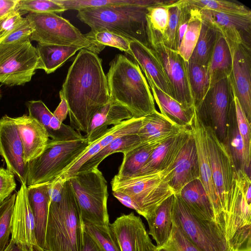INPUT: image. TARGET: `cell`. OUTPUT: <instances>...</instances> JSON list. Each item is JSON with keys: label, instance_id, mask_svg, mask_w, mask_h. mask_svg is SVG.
Returning a JSON list of instances; mask_svg holds the SVG:
<instances>
[{"label": "cell", "instance_id": "1", "mask_svg": "<svg viewBox=\"0 0 251 251\" xmlns=\"http://www.w3.org/2000/svg\"><path fill=\"white\" fill-rule=\"evenodd\" d=\"M59 96L67 103L70 126L86 134L94 114L110 100L107 77L98 54L85 49L79 50Z\"/></svg>", "mask_w": 251, "mask_h": 251}, {"label": "cell", "instance_id": "2", "mask_svg": "<svg viewBox=\"0 0 251 251\" xmlns=\"http://www.w3.org/2000/svg\"><path fill=\"white\" fill-rule=\"evenodd\" d=\"M106 77L110 99L127 109L133 118H143L156 110L147 79L136 62L117 54Z\"/></svg>", "mask_w": 251, "mask_h": 251}, {"label": "cell", "instance_id": "3", "mask_svg": "<svg viewBox=\"0 0 251 251\" xmlns=\"http://www.w3.org/2000/svg\"><path fill=\"white\" fill-rule=\"evenodd\" d=\"M162 0H143L140 3L84 8L77 17L89 26L91 31L106 30L149 47L147 35L148 7Z\"/></svg>", "mask_w": 251, "mask_h": 251}, {"label": "cell", "instance_id": "4", "mask_svg": "<svg viewBox=\"0 0 251 251\" xmlns=\"http://www.w3.org/2000/svg\"><path fill=\"white\" fill-rule=\"evenodd\" d=\"M84 225L72 188L66 180L61 200L50 202L45 251H81Z\"/></svg>", "mask_w": 251, "mask_h": 251}, {"label": "cell", "instance_id": "5", "mask_svg": "<svg viewBox=\"0 0 251 251\" xmlns=\"http://www.w3.org/2000/svg\"><path fill=\"white\" fill-rule=\"evenodd\" d=\"M242 170L236 171L227 203L226 241L229 251H251V181Z\"/></svg>", "mask_w": 251, "mask_h": 251}, {"label": "cell", "instance_id": "6", "mask_svg": "<svg viewBox=\"0 0 251 251\" xmlns=\"http://www.w3.org/2000/svg\"><path fill=\"white\" fill-rule=\"evenodd\" d=\"M173 167L129 177H120L115 175L111 182L112 191L130 196L146 219L163 201L175 194L170 185Z\"/></svg>", "mask_w": 251, "mask_h": 251}, {"label": "cell", "instance_id": "7", "mask_svg": "<svg viewBox=\"0 0 251 251\" xmlns=\"http://www.w3.org/2000/svg\"><path fill=\"white\" fill-rule=\"evenodd\" d=\"M68 179L83 222L109 226L107 184L102 173L94 168L78 172Z\"/></svg>", "mask_w": 251, "mask_h": 251}, {"label": "cell", "instance_id": "8", "mask_svg": "<svg viewBox=\"0 0 251 251\" xmlns=\"http://www.w3.org/2000/svg\"><path fill=\"white\" fill-rule=\"evenodd\" d=\"M90 143L83 139H49L42 153L27 162V186L46 184L59 176L86 150Z\"/></svg>", "mask_w": 251, "mask_h": 251}, {"label": "cell", "instance_id": "9", "mask_svg": "<svg viewBox=\"0 0 251 251\" xmlns=\"http://www.w3.org/2000/svg\"><path fill=\"white\" fill-rule=\"evenodd\" d=\"M25 18L33 28L30 41L85 49L97 54L105 47L91 42L69 21L57 14L29 13Z\"/></svg>", "mask_w": 251, "mask_h": 251}, {"label": "cell", "instance_id": "10", "mask_svg": "<svg viewBox=\"0 0 251 251\" xmlns=\"http://www.w3.org/2000/svg\"><path fill=\"white\" fill-rule=\"evenodd\" d=\"M38 55L29 37L0 44V83L10 86L29 82L37 69Z\"/></svg>", "mask_w": 251, "mask_h": 251}, {"label": "cell", "instance_id": "11", "mask_svg": "<svg viewBox=\"0 0 251 251\" xmlns=\"http://www.w3.org/2000/svg\"><path fill=\"white\" fill-rule=\"evenodd\" d=\"M173 222L201 251H229L224 236L215 226L201 221L189 210L177 194H174Z\"/></svg>", "mask_w": 251, "mask_h": 251}, {"label": "cell", "instance_id": "12", "mask_svg": "<svg viewBox=\"0 0 251 251\" xmlns=\"http://www.w3.org/2000/svg\"><path fill=\"white\" fill-rule=\"evenodd\" d=\"M207 150L214 184L226 229L228 197L236 170L226 145L212 128L205 124Z\"/></svg>", "mask_w": 251, "mask_h": 251}, {"label": "cell", "instance_id": "13", "mask_svg": "<svg viewBox=\"0 0 251 251\" xmlns=\"http://www.w3.org/2000/svg\"><path fill=\"white\" fill-rule=\"evenodd\" d=\"M234 97L230 76H227L211 86L203 99L195 107L198 116L203 122H210L208 125L223 143L226 137L228 113Z\"/></svg>", "mask_w": 251, "mask_h": 251}, {"label": "cell", "instance_id": "14", "mask_svg": "<svg viewBox=\"0 0 251 251\" xmlns=\"http://www.w3.org/2000/svg\"><path fill=\"white\" fill-rule=\"evenodd\" d=\"M170 83L174 99L187 109L195 108L188 79L187 62L176 50L159 42L151 47Z\"/></svg>", "mask_w": 251, "mask_h": 251}, {"label": "cell", "instance_id": "15", "mask_svg": "<svg viewBox=\"0 0 251 251\" xmlns=\"http://www.w3.org/2000/svg\"><path fill=\"white\" fill-rule=\"evenodd\" d=\"M190 128L197 150L199 179L208 196L215 224L226 238V226L220 210L208 156L205 124L198 116L196 109Z\"/></svg>", "mask_w": 251, "mask_h": 251}, {"label": "cell", "instance_id": "16", "mask_svg": "<svg viewBox=\"0 0 251 251\" xmlns=\"http://www.w3.org/2000/svg\"><path fill=\"white\" fill-rule=\"evenodd\" d=\"M11 235L9 244L15 245L21 251H34L35 248L39 247L36 241L34 218L25 183H21L16 193Z\"/></svg>", "mask_w": 251, "mask_h": 251}, {"label": "cell", "instance_id": "17", "mask_svg": "<svg viewBox=\"0 0 251 251\" xmlns=\"http://www.w3.org/2000/svg\"><path fill=\"white\" fill-rule=\"evenodd\" d=\"M232 56L230 78L235 96L251 124V50L242 44L228 42Z\"/></svg>", "mask_w": 251, "mask_h": 251}, {"label": "cell", "instance_id": "18", "mask_svg": "<svg viewBox=\"0 0 251 251\" xmlns=\"http://www.w3.org/2000/svg\"><path fill=\"white\" fill-rule=\"evenodd\" d=\"M110 227L121 251H157L141 218L133 212L118 217Z\"/></svg>", "mask_w": 251, "mask_h": 251}, {"label": "cell", "instance_id": "19", "mask_svg": "<svg viewBox=\"0 0 251 251\" xmlns=\"http://www.w3.org/2000/svg\"><path fill=\"white\" fill-rule=\"evenodd\" d=\"M0 155L6 169L21 183L26 184L28 167L24 161L22 143L12 118L6 115L0 119Z\"/></svg>", "mask_w": 251, "mask_h": 251}, {"label": "cell", "instance_id": "20", "mask_svg": "<svg viewBox=\"0 0 251 251\" xmlns=\"http://www.w3.org/2000/svg\"><path fill=\"white\" fill-rule=\"evenodd\" d=\"M199 10L201 19L212 25L229 43L251 47V15Z\"/></svg>", "mask_w": 251, "mask_h": 251}, {"label": "cell", "instance_id": "21", "mask_svg": "<svg viewBox=\"0 0 251 251\" xmlns=\"http://www.w3.org/2000/svg\"><path fill=\"white\" fill-rule=\"evenodd\" d=\"M12 119L22 143L24 161L27 163L42 153L49 137L44 126L29 115Z\"/></svg>", "mask_w": 251, "mask_h": 251}, {"label": "cell", "instance_id": "22", "mask_svg": "<svg viewBox=\"0 0 251 251\" xmlns=\"http://www.w3.org/2000/svg\"><path fill=\"white\" fill-rule=\"evenodd\" d=\"M173 168L170 185L175 194H178L190 182L199 179L198 155L191 131L177 156Z\"/></svg>", "mask_w": 251, "mask_h": 251}, {"label": "cell", "instance_id": "23", "mask_svg": "<svg viewBox=\"0 0 251 251\" xmlns=\"http://www.w3.org/2000/svg\"><path fill=\"white\" fill-rule=\"evenodd\" d=\"M129 49L130 55L139 65L146 79L151 80L158 88L174 99L167 76L152 49L137 41H131Z\"/></svg>", "mask_w": 251, "mask_h": 251}, {"label": "cell", "instance_id": "24", "mask_svg": "<svg viewBox=\"0 0 251 251\" xmlns=\"http://www.w3.org/2000/svg\"><path fill=\"white\" fill-rule=\"evenodd\" d=\"M190 131V128H186L158 145L136 176L152 173L173 166Z\"/></svg>", "mask_w": 251, "mask_h": 251}, {"label": "cell", "instance_id": "25", "mask_svg": "<svg viewBox=\"0 0 251 251\" xmlns=\"http://www.w3.org/2000/svg\"><path fill=\"white\" fill-rule=\"evenodd\" d=\"M26 105L28 115L44 126L51 140L66 141L85 138L70 126L60 122L41 100L28 101Z\"/></svg>", "mask_w": 251, "mask_h": 251}, {"label": "cell", "instance_id": "26", "mask_svg": "<svg viewBox=\"0 0 251 251\" xmlns=\"http://www.w3.org/2000/svg\"><path fill=\"white\" fill-rule=\"evenodd\" d=\"M186 128L177 126L156 110L142 118L137 135L142 144L159 145Z\"/></svg>", "mask_w": 251, "mask_h": 251}, {"label": "cell", "instance_id": "27", "mask_svg": "<svg viewBox=\"0 0 251 251\" xmlns=\"http://www.w3.org/2000/svg\"><path fill=\"white\" fill-rule=\"evenodd\" d=\"M49 183L27 186V195L34 218L38 245L45 250L46 233L50 204Z\"/></svg>", "mask_w": 251, "mask_h": 251}, {"label": "cell", "instance_id": "28", "mask_svg": "<svg viewBox=\"0 0 251 251\" xmlns=\"http://www.w3.org/2000/svg\"><path fill=\"white\" fill-rule=\"evenodd\" d=\"M133 118L125 107L111 100L101 107L93 116L85 137L91 143L102 137L110 125H116Z\"/></svg>", "mask_w": 251, "mask_h": 251}, {"label": "cell", "instance_id": "29", "mask_svg": "<svg viewBox=\"0 0 251 251\" xmlns=\"http://www.w3.org/2000/svg\"><path fill=\"white\" fill-rule=\"evenodd\" d=\"M177 194L194 216L204 223L213 225L220 231L215 224L208 196L199 179L187 184Z\"/></svg>", "mask_w": 251, "mask_h": 251}, {"label": "cell", "instance_id": "30", "mask_svg": "<svg viewBox=\"0 0 251 251\" xmlns=\"http://www.w3.org/2000/svg\"><path fill=\"white\" fill-rule=\"evenodd\" d=\"M160 113L177 126L190 128L195 108L187 109L158 88L150 79H147Z\"/></svg>", "mask_w": 251, "mask_h": 251}, {"label": "cell", "instance_id": "31", "mask_svg": "<svg viewBox=\"0 0 251 251\" xmlns=\"http://www.w3.org/2000/svg\"><path fill=\"white\" fill-rule=\"evenodd\" d=\"M174 195L163 201L154 212L146 219L149 228L148 234L155 242L157 249L163 246L170 236L173 225Z\"/></svg>", "mask_w": 251, "mask_h": 251}, {"label": "cell", "instance_id": "32", "mask_svg": "<svg viewBox=\"0 0 251 251\" xmlns=\"http://www.w3.org/2000/svg\"><path fill=\"white\" fill-rule=\"evenodd\" d=\"M232 52L228 41L220 32L208 65L210 87L218 81L230 76Z\"/></svg>", "mask_w": 251, "mask_h": 251}, {"label": "cell", "instance_id": "33", "mask_svg": "<svg viewBox=\"0 0 251 251\" xmlns=\"http://www.w3.org/2000/svg\"><path fill=\"white\" fill-rule=\"evenodd\" d=\"M36 51L39 59L37 69H42L47 74L54 72L77 51L78 47L38 43Z\"/></svg>", "mask_w": 251, "mask_h": 251}, {"label": "cell", "instance_id": "34", "mask_svg": "<svg viewBox=\"0 0 251 251\" xmlns=\"http://www.w3.org/2000/svg\"><path fill=\"white\" fill-rule=\"evenodd\" d=\"M174 0L161 2L147 8L146 14L147 35L149 47L163 42L169 19V7Z\"/></svg>", "mask_w": 251, "mask_h": 251}, {"label": "cell", "instance_id": "35", "mask_svg": "<svg viewBox=\"0 0 251 251\" xmlns=\"http://www.w3.org/2000/svg\"><path fill=\"white\" fill-rule=\"evenodd\" d=\"M224 144L229 152L236 171L246 172L244 145L237 125L234 100L228 113Z\"/></svg>", "mask_w": 251, "mask_h": 251}, {"label": "cell", "instance_id": "36", "mask_svg": "<svg viewBox=\"0 0 251 251\" xmlns=\"http://www.w3.org/2000/svg\"><path fill=\"white\" fill-rule=\"evenodd\" d=\"M199 37L189 60L208 67L219 32L201 19Z\"/></svg>", "mask_w": 251, "mask_h": 251}, {"label": "cell", "instance_id": "37", "mask_svg": "<svg viewBox=\"0 0 251 251\" xmlns=\"http://www.w3.org/2000/svg\"><path fill=\"white\" fill-rule=\"evenodd\" d=\"M157 146L141 144L123 153V161L116 176L120 177L136 176Z\"/></svg>", "mask_w": 251, "mask_h": 251}, {"label": "cell", "instance_id": "38", "mask_svg": "<svg viewBox=\"0 0 251 251\" xmlns=\"http://www.w3.org/2000/svg\"><path fill=\"white\" fill-rule=\"evenodd\" d=\"M142 144L137 134L127 135L120 137L94 155L80 168L78 172L98 168L100 164L108 156L117 152H124Z\"/></svg>", "mask_w": 251, "mask_h": 251}, {"label": "cell", "instance_id": "39", "mask_svg": "<svg viewBox=\"0 0 251 251\" xmlns=\"http://www.w3.org/2000/svg\"><path fill=\"white\" fill-rule=\"evenodd\" d=\"M187 68L189 84L196 107L203 99L210 88L208 67L189 60L187 62Z\"/></svg>", "mask_w": 251, "mask_h": 251}, {"label": "cell", "instance_id": "40", "mask_svg": "<svg viewBox=\"0 0 251 251\" xmlns=\"http://www.w3.org/2000/svg\"><path fill=\"white\" fill-rule=\"evenodd\" d=\"M190 6L192 10L190 21L177 50L186 62L190 59L198 40L202 21L199 9Z\"/></svg>", "mask_w": 251, "mask_h": 251}, {"label": "cell", "instance_id": "41", "mask_svg": "<svg viewBox=\"0 0 251 251\" xmlns=\"http://www.w3.org/2000/svg\"><path fill=\"white\" fill-rule=\"evenodd\" d=\"M190 6L199 9L212 10L217 12L242 15H251V10L236 1L224 0H186Z\"/></svg>", "mask_w": 251, "mask_h": 251}, {"label": "cell", "instance_id": "42", "mask_svg": "<svg viewBox=\"0 0 251 251\" xmlns=\"http://www.w3.org/2000/svg\"><path fill=\"white\" fill-rule=\"evenodd\" d=\"M84 229L101 251H121L110 225L100 226L83 222Z\"/></svg>", "mask_w": 251, "mask_h": 251}, {"label": "cell", "instance_id": "43", "mask_svg": "<svg viewBox=\"0 0 251 251\" xmlns=\"http://www.w3.org/2000/svg\"><path fill=\"white\" fill-rule=\"evenodd\" d=\"M16 196L13 194L0 204V251H4L10 242Z\"/></svg>", "mask_w": 251, "mask_h": 251}, {"label": "cell", "instance_id": "44", "mask_svg": "<svg viewBox=\"0 0 251 251\" xmlns=\"http://www.w3.org/2000/svg\"><path fill=\"white\" fill-rule=\"evenodd\" d=\"M234 101L237 125L244 145L246 172L250 177L251 124L248 122L235 94Z\"/></svg>", "mask_w": 251, "mask_h": 251}, {"label": "cell", "instance_id": "45", "mask_svg": "<svg viewBox=\"0 0 251 251\" xmlns=\"http://www.w3.org/2000/svg\"><path fill=\"white\" fill-rule=\"evenodd\" d=\"M142 120V118H132L108 128L106 132L99 139L102 149L120 137L137 134L141 126Z\"/></svg>", "mask_w": 251, "mask_h": 251}, {"label": "cell", "instance_id": "46", "mask_svg": "<svg viewBox=\"0 0 251 251\" xmlns=\"http://www.w3.org/2000/svg\"><path fill=\"white\" fill-rule=\"evenodd\" d=\"M182 7V0H174L170 5L169 19L163 43L168 48L177 51L178 28Z\"/></svg>", "mask_w": 251, "mask_h": 251}, {"label": "cell", "instance_id": "47", "mask_svg": "<svg viewBox=\"0 0 251 251\" xmlns=\"http://www.w3.org/2000/svg\"><path fill=\"white\" fill-rule=\"evenodd\" d=\"M85 35L91 42L98 45L115 48L130 54V41L120 35L106 30L90 31Z\"/></svg>", "mask_w": 251, "mask_h": 251}, {"label": "cell", "instance_id": "48", "mask_svg": "<svg viewBox=\"0 0 251 251\" xmlns=\"http://www.w3.org/2000/svg\"><path fill=\"white\" fill-rule=\"evenodd\" d=\"M143 0H54L62 5L66 10H79L93 7L111 5L138 4Z\"/></svg>", "mask_w": 251, "mask_h": 251}, {"label": "cell", "instance_id": "49", "mask_svg": "<svg viewBox=\"0 0 251 251\" xmlns=\"http://www.w3.org/2000/svg\"><path fill=\"white\" fill-rule=\"evenodd\" d=\"M157 250L160 251H201L188 239L181 229L173 222L170 236L167 242Z\"/></svg>", "mask_w": 251, "mask_h": 251}, {"label": "cell", "instance_id": "50", "mask_svg": "<svg viewBox=\"0 0 251 251\" xmlns=\"http://www.w3.org/2000/svg\"><path fill=\"white\" fill-rule=\"evenodd\" d=\"M17 9L33 13H62L66 11L54 0H19Z\"/></svg>", "mask_w": 251, "mask_h": 251}, {"label": "cell", "instance_id": "51", "mask_svg": "<svg viewBox=\"0 0 251 251\" xmlns=\"http://www.w3.org/2000/svg\"><path fill=\"white\" fill-rule=\"evenodd\" d=\"M16 186L15 175L7 169L0 167V204L12 195Z\"/></svg>", "mask_w": 251, "mask_h": 251}, {"label": "cell", "instance_id": "52", "mask_svg": "<svg viewBox=\"0 0 251 251\" xmlns=\"http://www.w3.org/2000/svg\"><path fill=\"white\" fill-rule=\"evenodd\" d=\"M33 31V27L25 18L23 22L9 34L1 43L3 44L11 43L30 37Z\"/></svg>", "mask_w": 251, "mask_h": 251}, {"label": "cell", "instance_id": "53", "mask_svg": "<svg viewBox=\"0 0 251 251\" xmlns=\"http://www.w3.org/2000/svg\"><path fill=\"white\" fill-rule=\"evenodd\" d=\"M21 12L17 10L0 19V36L11 32L25 20Z\"/></svg>", "mask_w": 251, "mask_h": 251}, {"label": "cell", "instance_id": "54", "mask_svg": "<svg viewBox=\"0 0 251 251\" xmlns=\"http://www.w3.org/2000/svg\"><path fill=\"white\" fill-rule=\"evenodd\" d=\"M113 195L123 205L135 210L137 213L143 216L142 211L130 196L123 193L117 191H113Z\"/></svg>", "mask_w": 251, "mask_h": 251}, {"label": "cell", "instance_id": "55", "mask_svg": "<svg viewBox=\"0 0 251 251\" xmlns=\"http://www.w3.org/2000/svg\"><path fill=\"white\" fill-rule=\"evenodd\" d=\"M19 0H0V19L18 10Z\"/></svg>", "mask_w": 251, "mask_h": 251}, {"label": "cell", "instance_id": "56", "mask_svg": "<svg viewBox=\"0 0 251 251\" xmlns=\"http://www.w3.org/2000/svg\"><path fill=\"white\" fill-rule=\"evenodd\" d=\"M60 102L52 113L60 122L63 123L69 113V110L66 100L62 97H60Z\"/></svg>", "mask_w": 251, "mask_h": 251}, {"label": "cell", "instance_id": "57", "mask_svg": "<svg viewBox=\"0 0 251 251\" xmlns=\"http://www.w3.org/2000/svg\"><path fill=\"white\" fill-rule=\"evenodd\" d=\"M81 251H101L93 239L84 231L83 246Z\"/></svg>", "mask_w": 251, "mask_h": 251}, {"label": "cell", "instance_id": "58", "mask_svg": "<svg viewBox=\"0 0 251 251\" xmlns=\"http://www.w3.org/2000/svg\"><path fill=\"white\" fill-rule=\"evenodd\" d=\"M4 251H21L14 245L9 244ZM34 251H45L40 247L35 248Z\"/></svg>", "mask_w": 251, "mask_h": 251}, {"label": "cell", "instance_id": "59", "mask_svg": "<svg viewBox=\"0 0 251 251\" xmlns=\"http://www.w3.org/2000/svg\"><path fill=\"white\" fill-rule=\"evenodd\" d=\"M11 32L6 33L3 34H2L0 36V44L3 41V40L5 38V37Z\"/></svg>", "mask_w": 251, "mask_h": 251}, {"label": "cell", "instance_id": "60", "mask_svg": "<svg viewBox=\"0 0 251 251\" xmlns=\"http://www.w3.org/2000/svg\"><path fill=\"white\" fill-rule=\"evenodd\" d=\"M1 97V92H0V99Z\"/></svg>", "mask_w": 251, "mask_h": 251}, {"label": "cell", "instance_id": "61", "mask_svg": "<svg viewBox=\"0 0 251 251\" xmlns=\"http://www.w3.org/2000/svg\"><path fill=\"white\" fill-rule=\"evenodd\" d=\"M157 251H158V250H157Z\"/></svg>", "mask_w": 251, "mask_h": 251}]
</instances>
